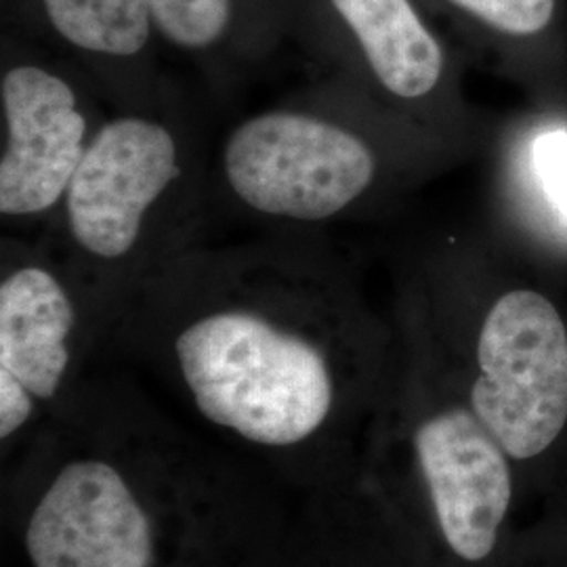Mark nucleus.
<instances>
[{"label":"nucleus","instance_id":"nucleus-1","mask_svg":"<svg viewBox=\"0 0 567 567\" xmlns=\"http://www.w3.org/2000/svg\"><path fill=\"white\" fill-rule=\"evenodd\" d=\"M316 234L236 246L198 244L137 288L182 309L171 351L206 421L264 446L311 437L337 400V365L318 320L301 324L343 274Z\"/></svg>","mask_w":567,"mask_h":567},{"label":"nucleus","instance_id":"nucleus-2","mask_svg":"<svg viewBox=\"0 0 567 567\" xmlns=\"http://www.w3.org/2000/svg\"><path fill=\"white\" fill-rule=\"evenodd\" d=\"M210 194L194 128L171 95L105 116L55 219L39 236L91 295H128L203 244Z\"/></svg>","mask_w":567,"mask_h":567},{"label":"nucleus","instance_id":"nucleus-3","mask_svg":"<svg viewBox=\"0 0 567 567\" xmlns=\"http://www.w3.org/2000/svg\"><path fill=\"white\" fill-rule=\"evenodd\" d=\"M379 175L374 145L344 118L334 89L320 81L229 128L213 192L280 234H313L365 200Z\"/></svg>","mask_w":567,"mask_h":567},{"label":"nucleus","instance_id":"nucleus-4","mask_svg":"<svg viewBox=\"0 0 567 567\" xmlns=\"http://www.w3.org/2000/svg\"><path fill=\"white\" fill-rule=\"evenodd\" d=\"M79 65L2 25L0 217L9 234H42L60 210L105 112Z\"/></svg>","mask_w":567,"mask_h":567},{"label":"nucleus","instance_id":"nucleus-5","mask_svg":"<svg viewBox=\"0 0 567 567\" xmlns=\"http://www.w3.org/2000/svg\"><path fill=\"white\" fill-rule=\"evenodd\" d=\"M471 410L513 458L543 454L567 423V332L534 290L501 297L480 330Z\"/></svg>","mask_w":567,"mask_h":567},{"label":"nucleus","instance_id":"nucleus-6","mask_svg":"<svg viewBox=\"0 0 567 567\" xmlns=\"http://www.w3.org/2000/svg\"><path fill=\"white\" fill-rule=\"evenodd\" d=\"M295 42L324 79L360 72L398 102L426 100L446 79L444 42L416 0H301Z\"/></svg>","mask_w":567,"mask_h":567},{"label":"nucleus","instance_id":"nucleus-7","mask_svg":"<svg viewBox=\"0 0 567 567\" xmlns=\"http://www.w3.org/2000/svg\"><path fill=\"white\" fill-rule=\"evenodd\" d=\"M2 25L79 65L114 110L173 95L150 0H2Z\"/></svg>","mask_w":567,"mask_h":567},{"label":"nucleus","instance_id":"nucleus-8","mask_svg":"<svg viewBox=\"0 0 567 567\" xmlns=\"http://www.w3.org/2000/svg\"><path fill=\"white\" fill-rule=\"evenodd\" d=\"M89 292L41 236L4 234L0 246V383L34 402L60 393L74 360L81 295Z\"/></svg>","mask_w":567,"mask_h":567},{"label":"nucleus","instance_id":"nucleus-9","mask_svg":"<svg viewBox=\"0 0 567 567\" xmlns=\"http://www.w3.org/2000/svg\"><path fill=\"white\" fill-rule=\"evenodd\" d=\"M25 547L34 567H152L154 534L114 466H65L34 508Z\"/></svg>","mask_w":567,"mask_h":567},{"label":"nucleus","instance_id":"nucleus-10","mask_svg":"<svg viewBox=\"0 0 567 567\" xmlns=\"http://www.w3.org/2000/svg\"><path fill=\"white\" fill-rule=\"evenodd\" d=\"M414 444L447 545L466 561L486 559L513 494L507 452L465 408L425 421Z\"/></svg>","mask_w":567,"mask_h":567},{"label":"nucleus","instance_id":"nucleus-11","mask_svg":"<svg viewBox=\"0 0 567 567\" xmlns=\"http://www.w3.org/2000/svg\"><path fill=\"white\" fill-rule=\"evenodd\" d=\"M163 51L227 81L295 42L301 0H150Z\"/></svg>","mask_w":567,"mask_h":567},{"label":"nucleus","instance_id":"nucleus-12","mask_svg":"<svg viewBox=\"0 0 567 567\" xmlns=\"http://www.w3.org/2000/svg\"><path fill=\"white\" fill-rule=\"evenodd\" d=\"M447 11L508 39H534L557 16V0H437Z\"/></svg>","mask_w":567,"mask_h":567},{"label":"nucleus","instance_id":"nucleus-13","mask_svg":"<svg viewBox=\"0 0 567 567\" xmlns=\"http://www.w3.org/2000/svg\"><path fill=\"white\" fill-rule=\"evenodd\" d=\"M534 164L550 200L567 219V135L547 133L536 140Z\"/></svg>","mask_w":567,"mask_h":567}]
</instances>
